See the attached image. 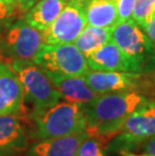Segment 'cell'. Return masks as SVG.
<instances>
[{
  "instance_id": "277c9868",
  "label": "cell",
  "mask_w": 155,
  "mask_h": 156,
  "mask_svg": "<svg viewBox=\"0 0 155 156\" xmlns=\"http://www.w3.org/2000/svg\"><path fill=\"white\" fill-rule=\"evenodd\" d=\"M155 136V101L145 99L108 142L106 154L125 155L140 149Z\"/></svg>"
},
{
  "instance_id": "d6986e66",
  "label": "cell",
  "mask_w": 155,
  "mask_h": 156,
  "mask_svg": "<svg viewBox=\"0 0 155 156\" xmlns=\"http://www.w3.org/2000/svg\"><path fill=\"white\" fill-rule=\"evenodd\" d=\"M106 145L101 139L89 135L79 146L76 156H105Z\"/></svg>"
},
{
  "instance_id": "44dd1931",
  "label": "cell",
  "mask_w": 155,
  "mask_h": 156,
  "mask_svg": "<svg viewBox=\"0 0 155 156\" xmlns=\"http://www.w3.org/2000/svg\"><path fill=\"white\" fill-rule=\"evenodd\" d=\"M134 4H135V0H116L117 15H118L117 23L129 20V19L132 18Z\"/></svg>"
},
{
  "instance_id": "484cf974",
  "label": "cell",
  "mask_w": 155,
  "mask_h": 156,
  "mask_svg": "<svg viewBox=\"0 0 155 156\" xmlns=\"http://www.w3.org/2000/svg\"><path fill=\"white\" fill-rule=\"evenodd\" d=\"M3 2L6 3V4H8V5H12V6H15V2H16V0H2Z\"/></svg>"
},
{
  "instance_id": "8fae6325",
  "label": "cell",
  "mask_w": 155,
  "mask_h": 156,
  "mask_svg": "<svg viewBox=\"0 0 155 156\" xmlns=\"http://www.w3.org/2000/svg\"><path fill=\"white\" fill-rule=\"evenodd\" d=\"M141 74L118 71H94L89 69L84 74V79L97 94L136 91ZM139 93V92H138Z\"/></svg>"
},
{
  "instance_id": "ac0fdd59",
  "label": "cell",
  "mask_w": 155,
  "mask_h": 156,
  "mask_svg": "<svg viewBox=\"0 0 155 156\" xmlns=\"http://www.w3.org/2000/svg\"><path fill=\"white\" fill-rule=\"evenodd\" d=\"M155 10V0H135L132 19L144 29Z\"/></svg>"
},
{
  "instance_id": "9a60e30c",
  "label": "cell",
  "mask_w": 155,
  "mask_h": 156,
  "mask_svg": "<svg viewBox=\"0 0 155 156\" xmlns=\"http://www.w3.org/2000/svg\"><path fill=\"white\" fill-rule=\"evenodd\" d=\"M67 2L68 0H39L22 18L28 25L44 31L60 15Z\"/></svg>"
},
{
  "instance_id": "5bb4252c",
  "label": "cell",
  "mask_w": 155,
  "mask_h": 156,
  "mask_svg": "<svg viewBox=\"0 0 155 156\" xmlns=\"http://www.w3.org/2000/svg\"><path fill=\"white\" fill-rule=\"evenodd\" d=\"M86 61L89 69L94 71L130 72L126 58L112 39L88 55Z\"/></svg>"
},
{
  "instance_id": "9c48e42d",
  "label": "cell",
  "mask_w": 155,
  "mask_h": 156,
  "mask_svg": "<svg viewBox=\"0 0 155 156\" xmlns=\"http://www.w3.org/2000/svg\"><path fill=\"white\" fill-rule=\"evenodd\" d=\"M30 121L23 115H0V156H19L30 145Z\"/></svg>"
},
{
  "instance_id": "ba28073f",
  "label": "cell",
  "mask_w": 155,
  "mask_h": 156,
  "mask_svg": "<svg viewBox=\"0 0 155 156\" xmlns=\"http://www.w3.org/2000/svg\"><path fill=\"white\" fill-rule=\"evenodd\" d=\"M87 25L84 0H68L57 19L42 31L47 44H74Z\"/></svg>"
},
{
  "instance_id": "7c38bea8",
  "label": "cell",
  "mask_w": 155,
  "mask_h": 156,
  "mask_svg": "<svg viewBox=\"0 0 155 156\" xmlns=\"http://www.w3.org/2000/svg\"><path fill=\"white\" fill-rule=\"evenodd\" d=\"M87 131L58 138L33 141L25 151V156H76L79 146L88 137Z\"/></svg>"
},
{
  "instance_id": "ffe728a7",
  "label": "cell",
  "mask_w": 155,
  "mask_h": 156,
  "mask_svg": "<svg viewBox=\"0 0 155 156\" xmlns=\"http://www.w3.org/2000/svg\"><path fill=\"white\" fill-rule=\"evenodd\" d=\"M17 16L15 6L8 5L0 0V34L5 31L17 19Z\"/></svg>"
},
{
  "instance_id": "603a6c76",
  "label": "cell",
  "mask_w": 155,
  "mask_h": 156,
  "mask_svg": "<svg viewBox=\"0 0 155 156\" xmlns=\"http://www.w3.org/2000/svg\"><path fill=\"white\" fill-rule=\"evenodd\" d=\"M143 30L145 31V34H147L148 37H149L153 45L155 46V10L153 12L152 16H151L149 22L146 24Z\"/></svg>"
},
{
  "instance_id": "30bf717a",
  "label": "cell",
  "mask_w": 155,
  "mask_h": 156,
  "mask_svg": "<svg viewBox=\"0 0 155 156\" xmlns=\"http://www.w3.org/2000/svg\"><path fill=\"white\" fill-rule=\"evenodd\" d=\"M23 115L28 118L24 91L9 59L0 55V115Z\"/></svg>"
},
{
  "instance_id": "6da1fadb",
  "label": "cell",
  "mask_w": 155,
  "mask_h": 156,
  "mask_svg": "<svg viewBox=\"0 0 155 156\" xmlns=\"http://www.w3.org/2000/svg\"><path fill=\"white\" fill-rule=\"evenodd\" d=\"M143 95L136 91L100 94L86 109V131L108 143L123 126L129 115L143 100Z\"/></svg>"
},
{
  "instance_id": "3957f363",
  "label": "cell",
  "mask_w": 155,
  "mask_h": 156,
  "mask_svg": "<svg viewBox=\"0 0 155 156\" xmlns=\"http://www.w3.org/2000/svg\"><path fill=\"white\" fill-rule=\"evenodd\" d=\"M85 105L75 102H58L30 121L32 141L58 138L86 131Z\"/></svg>"
},
{
  "instance_id": "7402d4cb",
  "label": "cell",
  "mask_w": 155,
  "mask_h": 156,
  "mask_svg": "<svg viewBox=\"0 0 155 156\" xmlns=\"http://www.w3.org/2000/svg\"><path fill=\"white\" fill-rule=\"evenodd\" d=\"M39 0H16L15 8L19 15H23L25 12H27L35 3H37Z\"/></svg>"
},
{
  "instance_id": "2e32d148",
  "label": "cell",
  "mask_w": 155,
  "mask_h": 156,
  "mask_svg": "<svg viewBox=\"0 0 155 156\" xmlns=\"http://www.w3.org/2000/svg\"><path fill=\"white\" fill-rule=\"evenodd\" d=\"M87 24L113 27L117 23L116 0H84Z\"/></svg>"
},
{
  "instance_id": "cb8c5ba5",
  "label": "cell",
  "mask_w": 155,
  "mask_h": 156,
  "mask_svg": "<svg viewBox=\"0 0 155 156\" xmlns=\"http://www.w3.org/2000/svg\"><path fill=\"white\" fill-rule=\"evenodd\" d=\"M140 150L142 153L155 156V136H153L150 140H148L146 143L140 148Z\"/></svg>"
},
{
  "instance_id": "5b68a950",
  "label": "cell",
  "mask_w": 155,
  "mask_h": 156,
  "mask_svg": "<svg viewBox=\"0 0 155 156\" xmlns=\"http://www.w3.org/2000/svg\"><path fill=\"white\" fill-rule=\"evenodd\" d=\"M112 41L126 58L130 72L147 74L155 71V46L132 18L113 26Z\"/></svg>"
},
{
  "instance_id": "8992f818",
  "label": "cell",
  "mask_w": 155,
  "mask_h": 156,
  "mask_svg": "<svg viewBox=\"0 0 155 156\" xmlns=\"http://www.w3.org/2000/svg\"><path fill=\"white\" fill-rule=\"evenodd\" d=\"M44 44L42 31L28 25L23 18H17L0 34V55L7 59H33Z\"/></svg>"
},
{
  "instance_id": "4fadbf2b",
  "label": "cell",
  "mask_w": 155,
  "mask_h": 156,
  "mask_svg": "<svg viewBox=\"0 0 155 156\" xmlns=\"http://www.w3.org/2000/svg\"><path fill=\"white\" fill-rule=\"evenodd\" d=\"M47 74L65 101L87 105L99 96L89 87L83 76H65L48 72Z\"/></svg>"
},
{
  "instance_id": "52a82bcc",
  "label": "cell",
  "mask_w": 155,
  "mask_h": 156,
  "mask_svg": "<svg viewBox=\"0 0 155 156\" xmlns=\"http://www.w3.org/2000/svg\"><path fill=\"white\" fill-rule=\"evenodd\" d=\"M32 61L54 74L84 76L89 69L85 55L74 44H45Z\"/></svg>"
},
{
  "instance_id": "d4e9b609",
  "label": "cell",
  "mask_w": 155,
  "mask_h": 156,
  "mask_svg": "<svg viewBox=\"0 0 155 156\" xmlns=\"http://www.w3.org/2000/svg\"><path fill=\"white\" fill-rule=\"evenodd\" d=\"M124 156H151V155H149V154H145V153H143V154H135V153H133V152H130V153L125 154Z\"/></svg>"
},
{
  "instance_id": "7a4b0ae2",
  "label": "cell",
  "mask_w": 155,
  "mask_h": 156,
  "mask_svg": "<svg viewBox=\"0 0 155 156\" xmlns=\"http://www.w3.org/2000/svg\"><path fill=\"white\" fill-rule=\"evenodd\" d=\"M12 69L18 76L25 96V104L31 106L28 119L37 117L62 99L47 72L32 59H9Z\"/></svg>"
},
{
  "instance_id": "e0dca14e",
  "label": "cell",
  "mask_w": 155,
  "mask_h": 156,
  "mask_svg": "<svg viewBox=\"0 0 155 156\" xmlns=\"http://www.w3.org/2000/svg\"><path fill=\"white\" fill-rule=\"evenodd\" d=\"M112 30L113 27H100L87 24L75 41L74 44L86 58L92 51L111 41Z\"/></svg>"
}]
</instances>
